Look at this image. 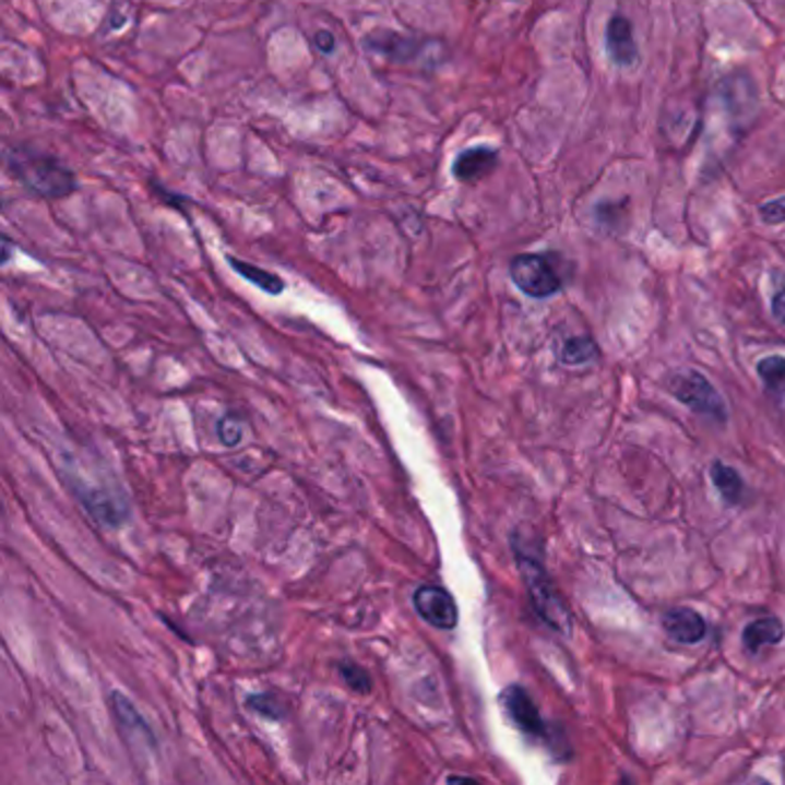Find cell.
<instances>
[{
	"label": "cell",
	"instance_id": "1",
	"mask_svg": "<svg viewBox=\"0 0 785 785\" xmlns=\"http://www.w3.org/2000/svg\"><path fill=\"white\" fill-rule=\"evenodd\" d=\"M8 166L28 192L41 199H62L76 189V178L68 166H62L51 155L33 151V147H10Z\"/></svg>",
	"mask_w": 785,
	"mask_h": 785
},
{
	"label": "cell",
	"instance_id": "2",
	"mask_svg": "<svg viewBox=\"0 0 785 785\" xmlns=\"http://www.w3.org/2000/svg\"><path fill=\"white\" fill-rule=\"evenodd\" d=\"M514 550H516V558H519L523 579H525V585L530 592V599H533V606L539 612V618L548 627H554L556 631L569 633V629H571L569 610H567L560 594L556 592L554 583H550L546 569L542 567V562L537 558L530 556L523 546H514Z\"/></svg>",
	"mask_w": 785,
	"mask_h": 785
},
{
	"label": "cell",
	"instance_id": "3",
	"mask_svg": "<svg viewBox=\"0 0 785 785\" xmlns=\"http://www.w3.org/2000/svg\"><path fill=\"white\" fill-rule=\"evenodd\" d=\"M668 390L673 392V396L677 401L685 403V406L691 408L693 413L703 415V417H712L716 421H726V415H728L726 403L703 373L689 371V369L675 371L668 378Z\"/></svg>",
	"mask_w": 785,
	"mask_h": 785
},
{
	"label": "cell",
	"instance_id": "4",
	"mask_svg": "<svg viewBox=\"0 0 785 785\" xmlns=\"http://www.w3.org/2000/svg\"><path fill=\"white\" fill-rule=\"evenodd\" d=\"M509 274H512V282L519 290L530 297H537V300L556 295L562 288V279L558 277L556 267L539 253H521L509 265Z\"/></svg>",
	"mask_w": 785,
	"mask_h": 785
},
{
	"label": "cell",
	"instance_id": "5",
	"mask_svg": "<svg viewBox=\"0 0 785 785\" xmlns=\"http://www.w3.org/2000/svg\"><path fill=\"white\" fill-rule=\"evenodd\" d=\"M413 606L424 622L436 629H454L459 622V608L452 594L438 585H421L413 594Z\"/></svg>",
	"mask_w": 785,
	"mask_h": 785
},
{
	"label": "cell",
	"instance_id": "6",
	"mask_svg": "<svg viewBox=\"0 0 785 785\" xmlns=\"http://www.w3.org/2000/svg\"><path fill=\"white\" fill-rule=\"evenodd\" d=\"M502 705L507 710V714L512 716L514 724L530 737H546V724L544 718L539 716V710L535 705V700L530 698V693L523 687H507L502 691Z\"/></svg>",
	"mask_w": 785,
	"mask_h": 785
},
{
	"label": "cell",
	"instance_id": "7",
	"mask_svg": "<svg viewBox=\"0 0 785 785\" xmlns=\"http://www.w3.org/2000/svg\"><path fill=\"white\" fill-rule=\"evenodd\" d=\"M498 164V151L489 145L468 147L454 157L452 174L459 182H477L489 176Z\"/></svg>",
	"mask_w": 785,
	"mask_h": 785
},
{
	"label": "cell",
	"instance_id": "8",
	"mask_svg": "<svg viewBox=\"0 0 785 785\" xmlns=\"http://www.w3.org/2000/svg\"><path fill=\"white\" fill-rule=\"evenodd\" d=\"M606 51H608V56H610V60L615 62V66H620V68L633 66L635 58H639V47H635L633 28H631L627 16L615 14L608 21Z\"/></svg>",
	"mask_w": 785,
	"mask_h": 785
},
{
	"label": "cell",
	"instance_id": "9",
	"mask_svg": "<svg viewBox=\"0 0 785 785\" xmlns=\"http://www.w3.org/2000/svg\"><path fill=\"white\" fill-rule=\"evenodd\" d=\"M664 629L677 643H700L707 635V625L691 608H673L664 615Z\"/></svg>",
	"mask_w": 785,
	"mask_h": 785
},
{
	"label": "cell",
	"instance_id": "10",
	"mask_svg": "<svg viewBox=\"0 0 785 785\" xmlns=\"http://www.w3.org/2000/svg\"><path fill=\"white\" fill-rule=\"evenodd\" d=\"M367 49L376 51V53H383L392 60H415L421 45L417 39L413 37H403L399 33H392V31H378V33H371L367 35Z\"/></svg>",
	"mask_w": 785,
	"mask_h": 785
},
{
	"label": "cell",
	"instance_id": "11",
	"mask_svg": "<svg viewBox=\"0 0 785 785\" xmlns=\"http://www.w3.org/2000/svg\"><path fill=\"white\" fill-rule=\"evenodd\" d=\"M785 629L776 618H758L751 625H747L741 639H745V647L749 652H760L762 647L778 645L783 641Z\"/></svg>",
	"mask_w": 785,
	"mask_h": 785
},
{
	"label": "cell",
	"instance_id": "12",
	"mask_svg": "<svg viewBox=\"0 0 785 785\" xmlns=\"http://www.w3.org/2000/svg\"><path fill=\"white\" fill-rule=\"evenodd\" d=\"M111 705H114V714L118 718V726L127 733L132 730V741H134V735H139L145 745H153L155 747V739H153V733L151 728H147L143 724V718L139 716V712L134 710L132 703H127V700L120 695V693H114L111 695Z\"/></svg>",
	"mask_w": 785,
	"mask_h": 785
},
{
	"label": "cell",
	"instance_id": "13",
	"mask_svg": "<svg viewBox=\"0 0 785 785\" xmlns=\"http://www.w3.org/2000/svg\"><path fill=\"white\" fill-rule=\"evenodd\" d=\"M228 263H230L233 270L240 274V277H245L253 286H259L263 293L279 295L284 290V282H282V277H277V274H272V272H267L263 267H257V265H249V263L238 261L233 257H228Z\"/></svg>",
	"mask_w": 785,
	"mask_h": 785
},
{
	"label": "cell",
	"instance_id": "14",
	"mask_svg": "<svg viewBox=\"0 0 785 785\" xmlns=\"http://www.w3.org/2000/svg\"><path fill=\"white\" fill-rule=\"evenodd\" d=\"M712 481L718 489V493L724 496L728 502H739L741 500V493H745V481H741V477L737 475L735 468H730V465L716 461L712 465Z\"/></svg>",
	"mask_w": 785,
	"mask_h": 785
},
{
	"label": "cell",
	"instance_id": "15",
	"mask_svg": "<svg viewBox=\"0 0 785 785\" xmlns=\"http://www.w3.org/2000/svg\"><path fill=\"white\" fill-rule=\"evenodd\" d=\"M558 355L562 359V365L576 367V365H587L590 359L597 357L599 348H597V344L592 342L590 336H571L562 344Z\"/></svg>",
	"mask_w": 785,
	"mask_h": 785
},
{
	"label": "cell",
	"instance_id": "16",
	"mask_svg": "<svg viewBox=\"0 0 785 785\" xmlns=\"http://www.w3.org/2000/svg\"><path fill=\"white\" fill-rule=\"evenodd\" d=\"M758 376L772 392L785 394V357L770 355L758 362Z\"/></svg>",
	"mask_w": 785,
	"mask_h": 785
},
{
	"label": "cell",
	"instance_id": "17",
	"mask_svg": "<svg viewBox=\"0 0 785 785\" xmlns=\"http://www.w3.org/2000/svg\"><path fill=\"white\" fill-rule=\"evenodd\" d=\"M217 436L226 448H236L245 438V421L238 415H224L217 424Z\"/></svg>",
	"mask_w": 785,
	"mask_h": 785
},
{
	"label": "cell",
	"instance_id": "18",
	"mask_svg": "<svg viewBox=\"0 0 785 785\" xmlns=\"http://www.w3.org/2000/svg\"><path fill=\"white\" fill-rule=\"evenodd\" d=\"M338 673H342V677H344V682L353 689V691H357V693H369L371 691V677H369V673L365 670V668H359L357 664H338Z\"/></svg>",
	"mask_w": 785,
	"mask_h": 785
},
{
	"label": "cell",
	"instance_id": "19",
	"mask_svg": "<svg viewBox=\"0 0 785 785\" xmlns=\"http://www.w3.org/2000/svg\"><path fill=\"white\" fill-rule=\"evenodd\" d=\"M247 707L253 710L257 714H261V716H267V718H282V712H279V707H277V700L265 695V693L251 695V698L247 700Z\"/></svg>",
	"mask_w": 785,
	"mask_h": 785
},
{
	"label": "cell",
	"instance_id": "20",
	"mask_svg": "<svg viewBox=\"0 0 785 785\" xmlns=\"http://www.w3.org/2000/svg\"><path fill=\"white\" fill-rule=\"evenodd\" d=\"M760 217L768 224H783L785 222V197L770 201L760 207Z\"/></svg>",
	"mask_w": 785,
	"mask_h": 785
},
{
	"label": "cell",
	"instance_id": "21",
	"mask_svg": "<svg viewBox=\"0 0 785 785\" xmlns=\"http://www.w3.org/2000/svg\"><path fill=\"white\" fill-rule=\"evenodd\" d=\"M772 313H774V318L778 323L785 325V282L772 297Z\"/></svg>",
	"mask_w": 785,
	"mask_h": 785
},
{
	"label": "cell",
	"instance_id": "22",
	"mask_svg": "<svg viewBox=\"0 0 785 785\" xmlns=\"http://www.w3.org/2000/svg\"><path fill=\"white\" fill-rule=\"evenodd\" d=\"M316 47L321 51H325V53H330L334 49V35L328 33V31H321L316 35Z\"/></svg>",
	"mask_w": 785,
	"mask_h": 785
}]
</instances>
